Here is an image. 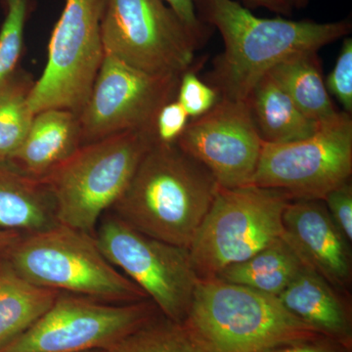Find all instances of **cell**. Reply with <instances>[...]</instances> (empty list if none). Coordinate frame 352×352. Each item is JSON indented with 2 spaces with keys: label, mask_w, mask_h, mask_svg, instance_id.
I'll return each instance as SVG.
<instances>
[{
  "label": "cell",
  "mask_w": 352,
  "mask_h": 352,
  "mask_svg": "<svg viewBox=\"0 0 352 352\" xmlns=\"http://www.w3.org/2000/svg\"><path fill=\"white\" fill-rule=\"evenodd\" d=\"M329 94L333 95L344 112L352 113V39L346 38L336 61L335 67L325 80Z\"/></svg>",
  "instance_id": "26"
},
{
  "label": "cell",
  "mask_w": 352,
  "mask_h": 352,
  "mask_svg": "<svg viewBox=\"0 0 352 352\" xmlns=\"http://www.w3.org/2000/svg\"><path fill=\"white\" fill-rule=\"evenodd\" d=\"M249 6L263 7L272 12L289 16L293 12L295 6L294 0H243Z\"/></svg>",
  "instance_id": "31"
},
{
  "label": "cell",
  "mask_w": 352,
  "mask_h": 352,
  "mask_svg": "<svg viewBox=\"0 0 352 352\" xmlns=\"http://www.w3.org/2000/svg\"><path fill=\"white\" fill-rule=\"evenodd\" d=\"M85 352H111L110 349H94V351H88Z\"/></svg>",
  "instance_id": "35"
},
{
  "label": "cell",
  "mask_w": 352,
  "mask_h": 352,
  "mask_svg": "<svg viewBox=\"0 0 352 352\" xmlns=\"http://www.w3.org/2000/svg\"><path fill=\"white\" fill-rule=\"evenodd\" d=\"M283 238L303 264L333 288L346 293L351 285V244L322 200L289 201L282 217Z\"/></svg>",
  "instance_id": "14"
},
{
  "label": "cell",
  "mask_w": 352,
  "mask_h": 352,
  "mask_svg": "<svg viewBox=\"0 0 352 352\" xmlns=\"http://www.w3.org/2000/svg\"><path fill=\"white\" fill-rule=\"evenodd\" d=\"M219 189L203 164L156 139L113 206V214L139 232L188 250Z\"/></svg>",
  "instance_id": "2"
},
{
  "label": "cell",
  "mask_w": 352,
  "mask_h": 352,
  "mask_svg": "<svg viewBox=\"0 0 352 352\" xmlns=\"http://www.w3.org/2000/svg\"><path fill=\"white\" fill-rule=\"evenodd\" d=\"M268 75L289 95L296 107L312 122L323 124L340 111L329 94L318 52H302L287 58Z\"/></svg>",
  "instance_id": "19"
},
{
  "label": "cell",
  "mask_w": 352,
  "mask_h": 352,
  "mask_svg": "<svg viewBox=\"0 0 352 352\" xmlns=\"http://www.w3.org/2000/svg\"><path fill=\"white\" fill-rule=\"evenodd\" d=\"M111 352H204L183 324L160 314L110 349Z\"/></svg>",
  "instance_id": "23"
},
{
  "label": "cell",
  "mask_w": 352,
  "mask_h": 352,
  "mask_svg": "<svg viewBox=\"0 0 352 352\" xmlns=\"http://www.w3.org/2000/svg\"><path fill=\"white\" fill-rule=\"evenodd\" d=\"M188 119L189 116L176 99L166 103L157 113L155 122L157 140L166 144H175L188 124Z\"/></svg>",
  "instance_id": "27"
},
{
  "label": "cell",
  "mask_w": 352,
  "mask_h": 352,
  "mask_svg": "<svg viewBox=\"0 0 352 352\" xmlns=\"http://www.w3.org/2000/svg\"><path fill=\"white\" fill-rule=\"evenodd\" d=\"M156 139L155 131H131L87 143L39 179L50 190L58 223L94 235Z\"/></svg>",
  "instance_id": "5"
},
{
  "label": "cell",
  "mask_w": 352,
  "mask_h": 352,
  "mask_svg": "<svg viewBox=\"0 0 352 352\" xmlns=\"http://www.w3.org/2000/svg\"><path fill=\"white\" fill-rule=\"evenodd\" d=\"M308 1L309 0H294V6H295V8H305L308 4Z\"/></svg>",
  "instance_id": "33"
},
{
  "label": "cell",
  "mask_w": 352,
  "mask_h": 352,
  "mask_svg": "<svg viewBox=\"0 0 352 352\" xmlns=\"http://www.w3.org/2000/svg\"><path fill=\"white\" fill-rule=\"evenodd\" d=\"M219 100L217 90L201 82L192 69L183 74L178 85L176 101L182 106L189 118L196 119L205 115Z\"/></svg>",
  "instance_id": "25"
},
{
  "label": "cell",
  "mask_w": 352,
  "mask_h": 352,
  "mask_svg": "<svg viewBox=\"0 0 352 352\" xmlns=\"http://www.w3.org/2000/svg\"><path fill=\"white\" fill-rule=\"evenodd\" d=\"M82 145L78 115L50 109L34 115L24 141L8 162L23 175L41 179Z\"/></svg>",
  "instance_id": "16"
},
{
  "label": "cell",
  "mask_w": 352,
  "mask_h": 352,
  "mask_svg": "<svg viewBox=\"0 0 352 352\" xmlns=\"http://www.w3.org/2000/svg\"><path fill=\"white\" fill-rule=\"evenodd\" d=\"M7 6L9 7L12 6L13 4L17 3L18 1H20V0H6Z\"/></svg>",
  "instance_id": "34"
},
{
  "label": "cell",
  "mask_w": 352,
  "mask_h": 352,
  "mask_svg": "<svg viewBox=\"0 0 352 352\" xmlns=\"http://www.w3.org/2000/svg\"><path fill=\"white\" fill-rule=\"evenodd\" d=\"M6 259L28 281L60 293L110 303L149 300L106 258L94 235L63 224L25 234Z\"/></svg>",
  "instance_id": "4"
},
{
  "label": "cell",
  "mask_w": 352,
  "mask_h": 352,
  "mask_svg": "<svg viewBox=\"0 0 352 352\" xmlns=\"http://www.w3.org/2000/svg\"><path fill=\"white\" fill-rule=\"evenodd\" d=\"M305 267L295 250L282 236L251 258L227 266L215 278L278 296Z\"/></svg>",
  "instance_id": "20"
},
{
  "label": "cell",
  "mask_w": 352,
  "mask_h": 352,
  "mask_svg": "<svg viewBox=\"0 0 352 352\" xmlns=\"http://www.w3.org/2000/svg\"><path fill=\"white\" fill-rule=\"evenodd\" d=\"M342 294L305 266L278 298L292 314L317 333L352 347L351 305Z\"/></svg>",
  "instance_id": "15"
},
{
  "label": "cell",
  "mask_w": 352,
  "mask_h": 352,
  "mask_svg": "<svg viewBox=\"0 0 352 352\" xmlns=\"http://www.w3.org/2000/svg\"><path fill=\"white\" fill-rule=\"evenodd\" d=\"M94 236L106 258L138 285L164 317L184 322L200 279L188 250L139 232L116 214L102 220Z\"/></svg>",
  "instance_id": "11"
},
{
  "label": "cell",
  "mask_w": 352,
  "mask_h": 352,
  "mask_svg": "<svg viewBox=\"0 0 352 352\" xmlns=\"http://www.w3.org/2000/svg\"><path fill=\"white\" fill-rule=\"evenodd\" d=\"M245 102L265 143L302 140L312 135L321 124L305 117L268 74L256 83Z\"/></svg>",
  "instance_id": "18"
},
{
  "label": "cell",
  "mask_w": 352,
  "mask_h": 352,
  "mask_svg": "<svg viewBox=\"0 0 352 352\" xmlns=\"http://www.w3.org/2000/svg\"><path fill=\"white\" fill-rule=\"evenodd\" d=\"M329 214L346 239L352 241V185L351 180L329 192L323 200Z\"/></svg>",
  "instance_id": "28"
},
{
  "label": "cell",
  "mask_w": 352,
  "mask_h": 352,
  "mask_svg": "<svg viewBox=\"0 0 352 352\" xmlns=\"http://www.w3.org/2000/svg\"><path fill=\"white\" fill-rule=\"evenodd\" d=\"M27 13V0H20L9 7L2 25L0 31V87L11 78L19 60Z\"/></svg>",
  "instance_id": "24"
},
{
  "label": "cell",
  "mask_w": 352,
  "mask_h": 352,
  "mask_svg": "<svg viewBox=\"0 0 352 352\" xmlns=\"http://www.w3.org/2000/svg\"><path fill=\"white\" fill-rule=\"evenodd\" d=\"M60 292L31 283L14 270L6 258L0 261V346L25 332L38 320Z\"/></svg>",
  "instance_id": "21"
},
{
  "label": "cell",
  "mask_w": 352,
  "mask_h": 352,
  "mask_svg": "<svg viewBox=\"0 0 352 352\" xmlns=\"http://www.w3.org/2000/svg\"><path fill=\"white\" fill-rule=\"evenodd\" d=\"M352 347L326 337L289 342L261 352H351Z\"/></svg>",
  "instance_id": "29"
},
{
  "label": "cell",
  "mask_w": 352,
  "mask_h": 352,
  "mask_svg": "<svg viewBox=\"0 0 352 352\" xmlns=\"http://www.w3.org/2000/svg\"><path fill=\"white\" fill-rule=\"evenodd\" d=\"M34 82L9 78L0 87V161H9L32 126L34 115L28 104Z\"/></svg>",
  "instance_id": "22"
},
{
  "label": "cell",
  "mask_w": 352,
  "mask_h": 352,
  "mask_svg": "<svg viewBox=\"0 0 352 352\" xmlns=\"http://www.w3.org/2000/svg\"><path fill=\"white\" fill-rule=\"evenodd\" d=\"M180 78L153 75L104 55L88 100L78 115L82 144L122 132L155 131L157 113L176 99Z\"/></svg>",
  "instance_id": "12"
},
{
  "label": "cell",
  "mask_w": 352,
  "mask_h": 352,
  "mask_svg": "<svg viewBox=\"0 0 352 352\" xmlns=\"http://www.w3.org/2000/svg\"><path fill=\"white\" fill-rule=\"evenodd\" d=\"M57 223L52 197L41 180L0 168V229L25 235Z\"/></svg>",
  "instance_id": "17"
},
{
  "label": "cell",
  "mask_w": 352,
  "mask_h": 352,
  "mask_svg": "<svg viewBox=\"0 0 352 352\" xmlns=\"http://www.w3.org/2000/svg\"><path fill=\"white\" fill-rule=\"evenodd\" d=\"M175 144L203 164L219 187L231 189L251 184L263 141L247 102L220 98L188 122Z\"/></svg>",
  "instance_id": "13"
},
{
  "label": "cell",
  "mask_w": 352,
  "mask_h": 352,
  "mask_svg": "<svg viewBox=\"0 0 352 352\" xmlns=\"http://www.w3.org/2000/svg\"><path fill=\"white\" fill-rule=\"evenodd\" d=\"M352 119L344 111L309 138L289 143L263 142L252 186L277 190L289 200H324L351 180Z\"/></svg>",
  "instance_id": "10"
},
{
  "label": "cell",
  "mask_w": 352,
  "mask_h": 352,
  "mask_svg": "<svg viewBox=\"0 0 352 352\" xmlns=\"http://www.w3.org/2000/svg\"><path fill=\"white\" fill-rule=\"evenodd\" d=\"M24 234L17 231L0 229V261L7 258L9 252Z\"/></svg>",
  "instance_id": "32"
},
{
  "label": "cell",
  "mask_w": 352,
  "mask_h": 352,
  "mask_svg": "<svg viewBox=\"0 0 352 352\" xmlns=\"http://www.w3.org/2000/svg\"><path fill=\"white\" fill-rule=\"evenodd\" d=\"M184 327L204 352H261L324 337L276 296L217 279H199Z\"/></svg>",
  "instance_id": "3"
},
{
  "label": "cell",
  "mask_w": 352,
  "mask_h": 352,
  "mask_svg": "<svg viewBox=\"0 0 352 352\" xmlns=\"http://www.w3.org/2000/svg\"><path fill=\"white\" fill-rule=\"evenodd\" d=\"M162 314L150 300L100 302L60 293L47 310L0 352H85L111 349Z\"/></svg>",
  "instance_id": "8"
},
{
  "label": "cell",
  "mask_w": 352,
  "mask_h": 352,
  "mask_svg": "<svg viewBox=\"0 0 352 352\" xmlns=\"http://www.w3.org/2000/svg\"><path fill=\"white\" fill-rule=\"evenodd\" d=\"M107 0H66L48 45V59L28 104L34 115L63 109L80 115L103 61L101 25Z\"/></svg>",
  "instance_id": "7"
},
{
  "label": "cell",
  "mask_w": 352,
  "mask_h": 352,
  "mask_svg": "<svg viewBox=\"0 0 352 352\" xmlns=\"http://www.w3.org/2000/svg\"><path fill=\"white\" fill-rule=\"evenodd\" d=\"M104 53L153 75L182 76L201 43L164 0H107Z\"/></svg>",
  "instance_id": "9"
},
{
  "label": "cell",
  "mask_w": 352,
  "mask_h": 352,
  "mask_svg": "<svg viewBox=\"0 0 352 352\" xmlns=\"http://www.w3.org/2000/svg\"><path fill=\"white\" fill-rule=\"evenodd\" d=\"M289 201L277 190L219 187L188 249L198 277L214 278L282 238Z\"/></svg>",
  "instance_id": "6"
},
{
  "label": "cell",
  "mask_w": 352,
  "mask_h": 352,
  "mask_svg": "<svg viewBox=\"0 0 352 352\" xmlns=\"http://www.w3.org/2000/svg\"><path fill=\"white\" fill-rule=\"evenodd\" d=\"M175 11L183 24L195 36L199 43L207 38V30L197 16L194 0H164Z\"/></svg>",
  "instance_id": "30"
},
{
  "label": "cell",
  "mask_w": 352,
  "mask_h": 352,
  "mask_svg": "<svg viewBox=\"0 0 352 352\" xmlns=\"http://www.w3.org/2000/svg\"><path fill=\"white\" fill-rule=\"evenodd\" d=\"M203 19L224 43L208 74L219 99L245 101L256 83L287 58L318 52L351 32L349 20L317 23L281 17L264 19L234 0H194Z\"/></svg>",
  "instance_id": "1"
}]
</instances>
